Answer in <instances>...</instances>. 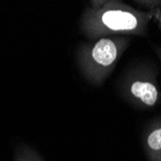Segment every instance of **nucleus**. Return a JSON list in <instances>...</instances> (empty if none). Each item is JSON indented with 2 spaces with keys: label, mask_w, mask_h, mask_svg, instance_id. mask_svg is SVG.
<instances>
[{
  "label": "nucleus",
  "mask_w": 161,
  "mask_h": 161,
  "mask_svg": "<svg viewBox=\"0 0 161 161\" xmlns=\"http://www.w3.org/2000/svg\"><path fill=\"white\" fill-rule=\"evenodd\" d=\"M155 64L139 61L129 66L119 78L121 97L137 109L148 110L161 104V90Z\"/></svg>",
  "instance_id": "3"
},
{
  "label": "nucleus",
  "mask_w": 161,
  "mask_h": 161,
  "mask_svg": "<svg viewBox=\"0 0 161 161\" xmlns=\"http://www.w3.org/2000/svg\"><path fill=\"white\" fill-rule=\"evenodd\" d=\"M141 10L151 14L152 20H153L161 30V0H137L133 1Z\"/></svg>",
  "instance_id": "5"
},
{
  "label": "nucleus",
  "mask_w": 161,
  "mask_h": 161,
  "mask_svg": "<svg viewBox=\"0 0 161 161\" xmlns=\"http://www.w3.org/2000/svg\"><path fill=\"white\" fill-rule=\"evenodd\" d=\"M151 14L118 0L90 1L80 17L82 34L90 41L105 37H147Z\"/></svg>",
  "instance_id": "1"
},
{
  "label": "nucleus",
  "mask_w": 161,
  "mask_h": 161,
  "mask_svg": "<svg viewBox=\"0 0 161 161\" xmlns=\"http://www.w3.org/2000/svg\"><path fill=\"white\" fill-rule=\"evenodd\" d=\"M131 43V37H105L82 42L76 49V66L90 84L100 87L112 75Z\"/></svg>",
  "instance_id": "2"
},
{
  "label": "nucleus",
  "mask_w": 161,
  "mask_h": 161,
  "mask_svg": "<svg viewBox=\"0 0 161 161\" xmlns=\"http://www.w3.org/2000/svg\"><path fill=\"white\" fill-rule=\"evenodd\" d=\"M153 51L156 54L158 60H159V62L161 64V47L156 46V45H153Z\"/></svg>",
  "instance_id": "7"
},
{
  "label": "nucleus",
  "mask_w": 161,
  "mask_h": 161,
  "mask_svg": "<svg viewBox=\"0 0 161 161\" xmlns=\"http://www.w3.org/2000/svg\"><path fill=\"white\" fill-rule=\"evenodd\" d=\"M144 144L151 161H161V117L145 127Z\"/></svg>",
  "instance_id": "4"
},
{
  "label": "nucleus",
  "mask_w": 161,
  "mask_h": 161,
  "mask_svg": "<svg viewBox=\"0 0 161 161\" xmlns=\"http://www.w3.org/2000/svg\"><path fill=\"white\" fill-rule=\"evenodd\" d=\"M20 161H42V160L37 155H33L31 154V153H29L27 154H24L21 157Z\"/></svg>",
  "instance_id": "6"
}]
</instances>
